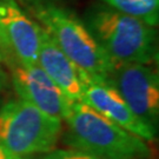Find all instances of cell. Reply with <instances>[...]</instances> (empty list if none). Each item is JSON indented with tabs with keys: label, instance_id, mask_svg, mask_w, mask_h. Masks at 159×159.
<instances>
[{
	"label": "cell",
	"instance_id": "6da1fadb",
	"mask_svg": "<svg viewBox=\"0 0 159 159\" xmlns=\"http://www.w3.org/2000/svg\"><path fill=\"white\" fill-rule=\"evenodd\" d=\"M83 21L114 66L157 61V31L142 20L99 2L86 10Z\"/></svg>",
	"mask_w": 159,
	"mask_h": 159
},
{
	"label": "cell",
	"instance_id": "7a4b0ae2",
	"mask_svg": "<svg viewBox=\"0 0 159 159\" xmlns=\"http://www.w3.org/2000/svg\"><path fill=\"white\" fill-rule=\"evenodd\" d=\"M64 143L100 159H148V142L114 124L83 102H75L66 119Z\"/></svg>",
	"mask_w": 159,
	"mask_h": 159
},
{
	"label": "cell",
	"instance_id": "3957f363",
	"mask_svg": "<svg viewBox=\"0 0 159 159\" xmlns=\"http://www.w3.org/2000/svg\"><path fill=\"white\" fill-rule=\"evenodd\" d=\"M33 16L41 23L63 53L80 72L108 79L114 65L102 46L74 12L56 4L32 6Z\"/></svg>",
	"mask_w": 159,
	"mask_h": 159
},
{
	"label": "cell",
	"instance_id": "277c9868",
	"mask_svg": "<svg viewBox=\"0 0 159 159\" xmlns=\"http://www.w3.org/2000/svg\"><path fill=\"white\" fill-rule=\"evenodd\" d=\"M63 121L30 102L18 99L0 107V143L10 152L30 158L54 150Z\"/></svg>",
	"mask_w": 159,
	"mask_h": 159
},
{
	"label": "cell",
	"instance_id": "5b68a950",
	"mask_svg": "<svg viewBox=\"0 0 159 159\" xmlns=\"http://www.w3.org/2000/svg\"><path fill=\"white\" fill-rule=\"evenodd\" d=\"M108 80L131 111L156 133L159 126V77L146 64L116 65Z\"/></svg>",
	"mask_w": 159,
	"mask_h": 159
},
{
	"label": "cell",
	"instance_id": "8992f818",
	"mask_svg": "<svg viewBox=\"0 0 159 159\" xmlns=\"http://www.w3.org/2000/svg\"><path fill=\"white\" fill-rule=\"evenodd\" d=\"M41 26L17 0H0V60L4 65L38 64Z\"/></svg>",
	"mask_w": 159,
	"mask_h": 159
},
{
	"label": "cell",
	"instance_id": "52a82bcc",
	"mask_svg": "<svg viewBox=\"0 0 159 159\" xmlns=\"http://www.w3.org/2000/svg\"><path fill=\"white\" fill-rule=\"evenodd\" d=\"M10 80L19 99L34 105L51 117L65 120L72 104L38 64H8Z\"/></svg>",
	"mask_w": 159,
	"mask_h": 159
},
{
	"label": "cell",
	"instance_id": "ba28073f",
	"mask_svg": "<svg viewBox=\"0 0 159 159\" xmlns=\"http://www.w3.org/2000/svg\"><path fill=\"white\" fill-rule=\"evenodd\" d=\"M80 78L83 85L81 102L145 142H154L157 139L158 133L148 127L131 111L110 80L94 78L83 72H80Z\"/></svg>",
	"mask_w": 159,
	"mask_h": 159
},
{
	"label": "cell",
	"instance_id": "9c48e42d",
	"mask_svg": "<svg viewBox=\"0 0 159 159\" xmlns=\"http://www.w3.org/2000/svg\"><path fill=\"white\" fill-rule=\"evenodd\" d=\"M38 65L67 97V99L72 102H81L83 85L80 71L64 54L45 29L41 30Z\"/></svg>",
	"mask_w": 159,
	"mask_h": 159
},
{
	"label": "cell",
	"instance_id": "30bf717a",
	"mask_svg": "<svg viewBox=\"0 0 159 159\" xmlns=\"http://www.w3.org/2000/svg\"><path fill=\"white\" fill-rule=\"evenodd\" d=\"M123 14L142 20L152 27L159 23V0H99Z\"/></svg>",
	"mask_w": 159,
	"mask_h": 159
},
{
	"label": "cell",
	"instance_id": "8fae6325",
	"mask_svg": "<svg viewBox=\"0 0 159 159\" xmlns=\"http://www.w3.org/2000/svg\"><path fill=\"white\" fill-rule=\"evenodd\" d=\"M35 159H100L75 148H54L50 152L40 154Z\"/></svg>",
	"mask_w": 159,
	"mask_h": 159
},
{
	"label": "cell",
	"instance_id": "7c38bea8",
	"mask_svg": "<svg viewBox=\"0 0 159 159\" xmlns=\"http://www.w3.org/2000/svg\"><path fill=\"white\" fill-rule=\"evenodd\" d=\"M8 84H10V75L7 73V71H5L4 64L0 60V93L8 87Z\"/></svg>",
	"mask_w": 159,
	"mask_h": 159
},
{
	"label": "cell",
	"instance_id": "4fadbf2b",
	"mask_svg": "<svg viewBox=\"0 0 159 159\" xmlns=\"http://www.w3.org/2000/svg\"><path fill=\"white\" fill-rule=\"evenodd\" d=\"M0 159H30V158H25V157L16 156L14 153L10 152V151H8L1 143H0Z\"/></svg>",
	"mask_w": 159,
	"mask_h": 159
},
{
	"label": "cell",
	"instance_id": "5bb4252c",
	"mask_svg": "<svg viewBox=\"0 0 159 159\" xmlns=\"http://www.w3.org/2000/svg\"><path fill=\"white\" fill-rule=\"evenodd\" d=\"M25 1H27L32 6H37V5H43V4H47L51 0H25Z\"/></svg>",
	"mask_w": 159,
	"mask_h": 159
}]
</instances>
